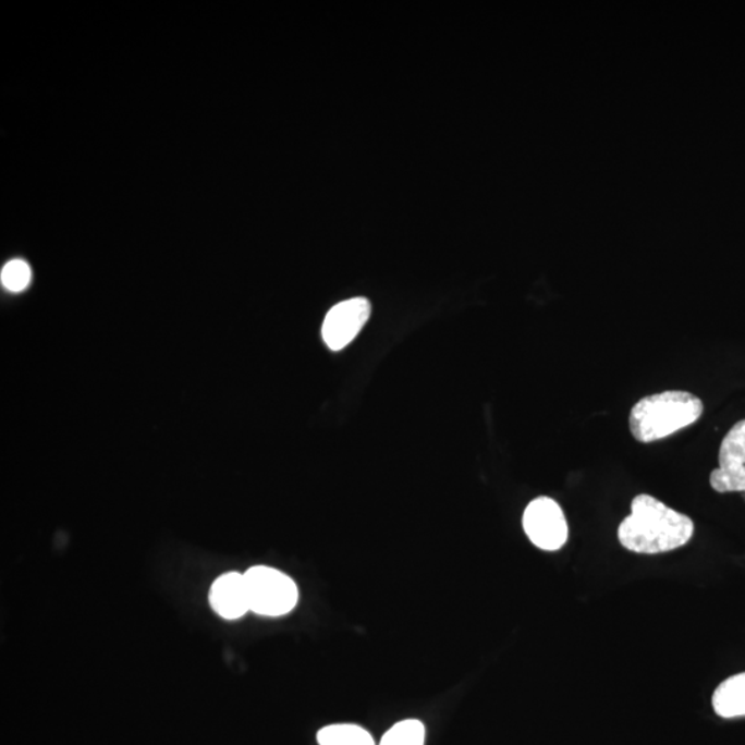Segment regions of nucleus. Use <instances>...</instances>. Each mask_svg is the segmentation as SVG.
Instances as JSON below:
<instances>
[{"instance_id": "9d476101", "label": "nucleus", "mask_w": 745, "mask_h": 745, "mask_svg": "<svg viewBox=\"0 0 745 745\" xmlns=\"http://www.w3.org/2000/svg\"><path fill=\"white\" fill-rule=\"evenodd\" d=\"M426 743V728L417 719H406L393 726L384 734L380 745H424Z\"/></svg>"}, {"instance_id": "0eeeda50", "label": "nucleus", "mask_w": 745, "mask_h": 745, "mask_svg": "<svg viewBox=\"0 0 745 745\" xmlns=\"http://www.w3.org/2000/svg\"><path fill=\"white\" fill-rule=\"evenodd\" d=\"M209 600L211 608L222 619L236 620L251 612L245 573L222 574L211 586Z\"/></svg>"}, {"instance_id": "6e6552de", "label": "nucleus", "mask_w": 745, "mask_h": 745, "mask_svg": "<svg viewBox=\"0 0 745 745\" xmlns=\"http://www.w3.org/2000/svg\"><path fill=\"white\" fill-rule=\"evenodd\" d=\"M712 708L724 719L745 717V672L723 681L713 692Z\"/></svg>"}, {"instance_id": "9b49d317", "label": "nucleus", "mask_w": 745, "mask_h": 745, "mask_svg": "<svg viewBox=\"0 0 745 745\" xmlns=\"http://www.w3.org/2000/svg\"><path fill=\"white\" fill-rule=\"evenodd\" d=\"M0 278H2L3 286L10 292H23L30 282V268L23 260H13L3 267Z\"/></svg>"}, {"instance_id": "20e7f679", "label": "nucleus", "mask_w": 745, "mask_h": 745, "mask_svg": "<svg viewBox=\"0 0 745 745\" xmlns=\"http://www.w3.org/2000/svg\"><path fill=\"white\" fill-rule=\"evenodd\" d=\"M524 530L529 540L542 551H558L566 545L569 527L561 505L550 497H538L526 506Z\"/></svg>"}, {"instance_id": "1a4fd4ad", "label": "nucleus", "mask_w": 745, "mask_h": 745, "mask_svg": "<svg viewBox=\"0 0 745 745\" xmlns=\"http://www.w3.org/2000/svg\"><path fill=\"white\" fill-rule=\"evenodd\" d=\"M319 745H375L371 734L356 724H330L320 729Z\"/></svg>"}, {"instance_id": "f03ea898", "label": "nucleus", "mask_w": 745, "mask_h": 745, "mask_svg": "<svg viewBox=\"0 0 745 745\" xmlns=\"http://www.w3.org/2000/svg\"><path fill=\"white\" fill-rule=\"evenodd\" d=\"M704 403L695 393L665 391L642 398L631 408L628 426L636 441H661L692 426L703 416Z\"/></svg>"}, {"instance_id": "39448f33", "label": "nucleus", "mask_w": 745, "mask_h": 745, "mask_svg": "<svg viewBox=\"0 0 745 745\" xmlns=\"http://www.w3.org/2000/svg\"><path fill=\"white\" fill-rule=\"evenodd\" d=\"M371 314V304L364 297L335 304L326 315L322 326L325 344L331 351L344 350L364 329Z\"/></svg>"}, {"instance_id": "423d86ee", "label": "nucleus", "mask_w": 745, "mask_h": 745, "mask_svg": "<svg viewBox=\"0 0 745 745\" xmlns=\"http://www.w3.org/2000/svg\"><path fill=\"white\" fill-rule=\"evenodd\" d=\"M719 467L710 475L711 488L718 493H745V420L734 424L719 449Z\"/></svg>"}, {"instance_id": "7ed1b4c3", "label": "nucleus", "mask_w": 745, "mask_h": 745, "mask_svg": "<svg viewBox=\"0 0 745 745\" xmlns=\"http://www.w3.org/2000/svg\"><path fill=\"white\" fill-rule=\"evenodd\" d=\"M251 612L281 618L298 602V588L288 574L268 566H255L245 573Z\"/></svg>"}, {"instance_id": "f257e3e1", "label": "nucleus", "mask_w": 745, "mask_h": 745, "mask_svg": "<svg viewBox=\"0 0 745 745\" xmlns=\"http://www.w3.org/2000/svg\"><path fill=\"white\" fill-rule=\"evenodd\" d=\"M695 524L689 516L670 509L650 494L636 496L631 514L618 529L620 545L642 555L677 550L692 540Z\"/></svg>"}]
</instances>
